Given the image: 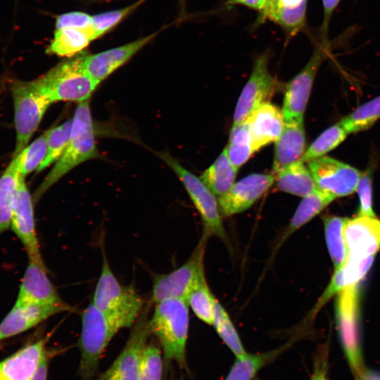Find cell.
<instances>
[{"label":"cell","instance_id":"277c9868","mask_svg":"<svg viewBox=\"0 0 380 380\" xmlns=\"http://www.w3.org/2000/svg\"><path fill=\"white\" fill-rule=\"evenodd\" d=\"M82 53L58 63L47 72L34 80L42 93L52 103L90 99L99 83L92 79L82 65Z\"/></svg>","mask_w":380,"mask_h":380},{"label":"cell","instance_id":"7402d4cb","mask_svg":"<svg viewBox=\"0 0 380 380\" xmlns=\"http://www.w3.org/2000/svg\"><path fill=\"white\" fill-rule=\"evenodd\" d=\"M303 120L285 122L284 129L275 141L272 174L301 160L305 152Z\"/></svg>","mask_w":380,"mask_h":380},{"label":"cell","instance_id":"8d00e7d4","mask_svg":"<svg viewBox=\"0 0 380 380\" xmlns=\"http://www.w3.org/2000/svg\"><path fill=\"white\" fill-rule=\"evenodd\" d=\"M347 132L338 123L324 131L305 151L301 161L308 163L324 156L338 146L347 137Z\"/></svg>","mask_w":380,"mask_h":380},{"label":"cell","instance_id":"7c38bea8","mask_svg":"<svg viewBox=\"0 0 380 380\" xmlns=\"http://www.w3.org/2000/svg\"><path fill=\"white\" fill-rule=\"evenodd\" d=\"M317 189L334 198L353 194L361 175L356 168L327 156L308 162Z\"/></svg>","mask_w":380,"mask_h":380},{"label":"cell","instance_id":"d590c367","mask_svg":"<svg viewBox=\"0 0 380 380\" xmlns=\"http://www.w3.org/2000/svg\"><path fill=\"white\" fill-rule=\"evenodd\" d=\"M71 129L72 119L48 129L46 155L36 172L44 170L61 157L69 142Z\"/></svg>","mask_w":380,"mask_h":380},{"label":"cell","instance_id":"ab89813d","mask_svg":"<svg viewBox=\"0 0 380 380\" xmlns=\"http://www.w3.org/2000/svg\"><path fill=\"white\" fill-rule=\"evenodd\" d=\"M144 0H140L127 7L99 13L91 16V27L96 39L112 29L132 11L135 9Z\"/></svg>","mask_w":380,"mask_h":380},{"label":"cell","instance_id":"b9f144b4","mask_svg":"<svg viewBox=\"0 0 380 380\" xmlns=\"http://www.w3.org/2000/svg\"><path fill=\"white\" fill-rule=\"evenodd\" d=\"M91 16L80 11H73L61 14L56 18V30L63 28H90Z\"/></svg>","mask_w":380,"mask_h":380},{"label":"cell","instance_id":"30bf717a","mask_svg":"<svg viewBox=\"0 0 380 380\" xmlns=\"http://www.w3.org/2000/svg\"><path fill=\"white\" fill-rule=\"evenodd\" d=\"M329 53V41L322 40L305 67L286 84L281 109L285 122L303 120L316 74Z\"/></svg>","mask_w":380,"mask_h":380},{"label":"cell","instance_id":"7dc6e473","mask_svg":"<svg viewBox=\"0 0 380 380\" xmlns=\"http://www.w3.org/2000/svg\"><path fill=\"white\" fill-rule=\"evenodd\" d=\"M310 380H327L324 370L317 367Z\"/></svg>","mask_w":380,"mask_h":380},{"label":"cell","instance_id":"836d02e7","mask_svg":"<svg viewBox=\"0 0 380 380\" xmlns=\"http://www.w3.org/2000/svg\"><path fill=\"white\" fill-rule=\"evenodd\" d=\"M213 326L236 357H242L247 353L229 314L217 300L215 303Z\"/></svg>","mask_w":380,"mask_h":380},{"label":"cell","instance_id":"ffe728a7","mask_svg":"<svg viewBox=\"0 0 380 380\" xmlns=\"http://www.w3.org/2000/svg\"><path fill=\"white\" fill-rule=\"evenodd\" d=\"M48 338L27 344L0 362V380H31L43 358L49 354Z\"/></svg>","mask_w":380,"mask_h":380},{"label":"cell","instance_id":"681fc988","mask_svg":"<svg viewBox=\"0 0 380 380\" xmlns=\"http://www.w3.org/2000/svg\"><path fill=\"white\" fill-rule=\"evenodd\" d=\"M357 380H359V379H357Z\"/></svg>","mask_w":380,"mask_h":380},{"label":"cell","instance_id":"5bb4252c","mask_svg":"<svg viewBox=\"0 0 380 380\" xmlns=\"http://www.w3.org/2000/svg\"><path fill=\"white\" fill-rule=\"evenodd\" d=\"M11 227L21 241L29 260L44 262L36 233L33 201L25 182L19 174L13 202Z\"/></svg>","mask_w":380,"mask_h":380},{"label":"cell","instance_id":"e575fe53","mask_svg":"<svg viewBox=\"0 0 380 380\" xmlns=\"http://www.w3.org/2000/svg\"><path fill=\"white\" fill-rule=\"evenodd\" d=\"M216 300L206 279L198 284L186 298L189 307L196 316L209 325H213Z\"/></svg>","mask_w":380,"mask_h":380},{"label":"cell","instance_id":"4316f807","mask_svg":"<svg viewBox=\"0 0 380 380\" xmlns=\"http://www.w3.org/2000/svg\"><path fill=\"white\" fill-rule=\"evenodd\" d=\"M94 39L96 37L92 27L56 30L46 53L70 58L78 54Z\"/></svg>","mask_w":380,"mask_h":380},{"label":"cell","instance_id":"2e32d148","mask_svg":"<svg viewBox=\"0 0 380 380\" xmlns=\"http://www.w3.org/2000/svg\"><path fill=\"white\" fill-rule=\"evenodd\" d=\"M70 309V307L17 300L0 323V341L26 331L49 317Z\"/></svg>","mask_w":380,"mask_h":380},{"label":"cell","instance_id":"4dcf8cb0","mask_svg":"<svg viewBox=\"0 0 380 380\" xmlns=\"http://www.w3.org/2000/svg\"><path fill=\"white\" fill-rule=\"evenodd\" d=\"M286 346L260 354L246 353L236 357L225 380H252L266 365L276 358Z\"/></svg>","mask_w":380,"mask_h":380},{"label":"cell","instance_id":"60d3db41","mask_svg":"<svg viewBox=\"0 0 380 380\" xmlns=\"http://www.w3.org/2000/svg\"><path fill=\"white\" fill-rule=\"evenodd\" d=\"M360 198L358 215L374 217L372 208V172L367 170L361 173L357 189Z\"/></svg>","mask_w":380,"mask_h":380},{"label":"cell","instance_id":"d6986e66","mask_svg":"<svg viewBox=\"0 0 380 380\" xmlns=\"http://www.w3.org/2000/svg\"><path fill=\"white\" fill-rule=\"evenodd\" d=\"M343 233L348 254L367 257L380 250V220L375 216L348 219Z\"/></svg>","mask_w":380,"mask_h":380},{"label":"cell","instance_id":"7a4b0ae2","mask_svg":"<svg viewBox=\"0 0 380 380\" xmlns=\"http://www.w3.org/2000/svg\"><path fill=\"white\" fill-rule=\"evenodd\" d=\"M189 324V305L180 298H168L156 304L149 329L159 341L165 360L186 369V345Z\"/></svg>","mask_w":380,"mask_h":380},{"label":"cell","instance_id":"f546056e","mask_svg":"<svg viewBox=\"0 0 380 380\" xmlns=\"http://www.w3.org/2000/svg\"><path fill=\"white\" fill-rule=\"evenodd\" d=\"M348 220L334 215L324 218L326 243L335 270L343 265L348 255L343 233Z\"/></svg>","mask_w":380,"mask_h":380},{"label":"cell","instance_id":"3957f363","mask_svg":"<svg viewBox=\"0 0 380 380\" xmlns=\"http://www.w3.org/2000/svg\"><path fill=\"white\" fill-rule=\"evenodd\" d=\"M120 329L134 325L144 300L132 285L124 286L114 275L103 248V262L91 303Z\"/></svg>","mask_w":380,"mask_h":380},{"label":"cell","instance_id":"83f0119b","mask_svg":"<svg viewBox=\"0 0 380 380\" xmlns=\"http://www.w3.org/2000/svg\"><path fill=\"white\" fill-rule=\"evenodd\" d=\"M19 154L11 161L0 177V234L11 227L13 202L19 175Z\"/></svg>","mask_w":380,"mask_h":380},{"label":"cell","instance_id":"6da1fadb","mask_svg":"<svg viewBox=\"0 0 380 380\" xmlns=\"http://www.w3.org/2000/svg\"><path fill=\"white\" fill-rule=\"evenodd\" d=\"M99 151L91 114L89 99L78 103L73 118L69 142L61 157L45 177L33 196L37 201L54 184L82 163L97 158Z\"/></svg>","mask_w":380,"mask_h":380},{"label":"cell","instance_id":"d4e9b609","mask_svg":"<svg viewBox=\"0 0 380 380\" xmlns=\"http://www.w3.org/2000/svg\"><path fill=\"white\" fill-rule=\"evenodd\" d=\"M334 198L332 196L318 189L303 197L289 224L277 241L274 247L275 251H278L289 236L321 213Z\"/></svg>","mask_w":380,"mask_h":380},{"label":"cell","instance_id":"f35d334b","mask_svg":"<svg viewBox=\"0 0 380 380\" xmlns=\"http://www.w3.org/2000/svg\"><path fill=\"white\" fill-rule=\"evenodd\" d=\"M163 360L160 349L146 344L140 360V380H162Z\"/></svg>","mask_w":380,"mask_h":380},{"label":"cell","instance_id":"1f68e13d","mask_svg":"<svg viewBox=\"0 0 380 380\" xmlns=\"http://www.w3.org/2000/svg\"><path fill=\"white\" fill-rule=\"evenodd\" d=\"M231 164L239 169L251 157L253 151L248 121L233 125L229 143L224 148Z\"/></svg>","mask_w":380,"mask_h":380},{"label":"cell","instance_id":"8fae6325","mask_svg":"<svg viewBox=\"0 0 380 380\" xmlns=\"http://www.w3.org/2000/svg\"><path fill=\"white\" fill-rule=\"evenodd\" d=\"M148 312L147 307L142 309L120 354L96 380H140L141 356L151 334Z\"/></svg>","mask_w":380,"mask_h":380},{"label":"cell","instance_id":"ac0fdd59","mask_svg":"<svg viewBox=\"0 0 380 380\" xmlns=\"http://www.w3.org/2000/svg\"><path fill=\"white\" fill-rule=\"evenodd\" d=\"M17 300L39 304L70 307L60 297L47 275L44 262L29 260Z\"/></svg>","mask_w":380,"mask_h":380},{"label":"cell","instance_id":"ee69618b","mask_svg":"<svg viewBox=\"0 0 380 380\" xmlns=\"http://www.w3.org/2000/svg\"><path fill=\"white\" fill-rule=\"evenodd\" d=\"M267 3V0H229L230 4H241L252 9L262 12Z\"/></svg>","mask_w":380,"mask_h":380},{"label":"cell","instance_id":"9a60e30c","mask_svg":"<svg viewBox=\"0 0 380 380\" xmlns=\"http://www.w3.org/2000/svg\"><path fill=\"white\" fill-rule=\"evenodd\" d=\"M275 182L273 174H251L234 183L218 198L222 217L241 213L251 207Z\"/></svg>","mask_w":380,"mask_h":380},{"label":"cell","instance_id":"44dd1931","mask_svg":"<svg viewBox=\"0 0 380 380\" xmlns=\"http://www.w3.org/2000/svg\"><path fill=\"white\" fill-rule=\"evenodd\" d=\"M246 120L253 152L276 141L285 125L282 110L269 101L255 109Z\"/></svg>","mask_w":380,"mask_h":380},{"label":"cell","instance_id":"603a6c76","mask_svg":"<svg viewBox=\"0 0 380 380\" xmlns=\"http://www.w3.org/2000/svg\"><path fill=\"white\" fill-rule=\"evenodd\" d=\"M374 261V255L362 257L348 254L343 265L335 270L329 286L324 292L311 315L335 293L356 285L368 272Z\"/></svg>","mask_w":380,"mask_h":380},{"label":"cell","instance_id":"e0dca14e","mask_svg":"<svg viewBox=\"0 0 380 380\" xmlns=\"http://www.w3.org/2000/svg\"><path fill=\"white\" fill-rule=\"evenodd\" d=\"M154 37L155 34H153L127 44L92 55L82 53V67L92 79L100 84L129 61Z\"/></svg>","mask_w":380,"mask_h":380},{"label":"cell","instance_id":"74e56055","mask_svg":"<svg viewBox=\"0 0 380 380\" xmlns=\"http://www.w3.org/2000/svg\"><path fill=\"white\" fill-rule=\"evenodd\" d=\"M48 129L39 136L19 153V174L26 177L37 171L44 161L47 152Z\"/></svg>","mask_w":380,"mask_h":380},{"label":"cell","instance_id":"52a82bcc","mask_svg":"<svg viewBox=\"0 0 380 380\" xmlns=\"http://www.w3.org/2000/svg\"><path fill=\"white\" fill-rule=\"evenodd\" d=\"M119 330L92 303L84 310L78 343L81 352L79 373L83 379H89L95 374L104 350Z\"/></svg>","mask_w":380,"mask_h":380},{"label":"cell","instance_id":"9c48e42d","mask_svg":"<svg viewBox=\"0 0 380 380\" xmlns=\"http://www.w3.org/2000/svg\"><path fill=\"white\" fill-rule=\"evenodd\" d=\"M357 284L340 291L336 304V319L347 360L353 372L359 377L365 368L360 335Z\"/></svg>","mask_w":380,"mask_h":380},{"label":"cell","instance_id":"484cf974","mask_svg":"<svg viewBox=\"0 0 380 380\" xmlns=\"http://www.w3.org/2000/svg\"><path fill=\"white\" fill-rule=\"evenodd\" d=\"M274 176L277 188L292 195L303 198L317 189L308 167L301 160L284 167Z\"/></svg>","mask_w":380,"mask_h":380},{"label":"cell","instance_id":"ba28073f","mask_svg":"<svg viewBox=\"0 0 380 380\" xmlns=\"http://www.w3.org/2000/svg\"><path fill=\"white\" fill-rule=\"evenodd\" d=\"M208 239L201 236L189 258L177 269L154 276L151 300L155 304L168 298L186 300L192 289L205 279L204 256Z\"/></svg>","mask_w":380,"mask_h":380},{"label":"cell","instance_id":"f1b7e54d","mask_svg":"<svg viewBox=\"0 0 380 380\" xmlns=\"http://www.w3.org/2000/svg\"><path fill=\"white\" fill-rule=\"evenodd\" d=\"M238 170L231 164L224 148L200 179L215 196L220 197L234 184Z\"/></svg>","mask_w":380,"mask_h":380},{"label":"cell","instance_id":"8992f818","mask_svg":"<svg viewBox=\"0 0 380 380\" xmlns=\"http://www.w3.org/2000/svg\"><path fill=\"white\" fill-rule=\"evenodd\" d=\"M160 158L175 172L182 182L203 222L204 238L218 237L229 245V239L220 212L218 200L211 190L196 177L184 167L167 152L160 153Z\"/></svg>","mask_w":380,"mask_h":380},{"label":"cell","instance_id":"bcb514c9","mask_svg":"<svg viewBox=\"0 0 380 380\" xmlns=\"http://www.w3.org/2000/svg\"><path fill=\"white\" fill-rule=\"evenodd\" d=\"M359 380H380V374L365 369L358 377Z\"/></svg>","mask_w":380,"mask_h":380},{"label":"cell","instance_id":"4fadbf2b","mask_svg":"<svg viewBox=\"0 0 380 380\" xmlns=\"http://www.w3.org/2000/svg\"><path fill=\"white\" fill-rule=\"evenodd\" d=\"M270 55L266 51L257 57L250 77L246 83L238 99L234 123L245 121L249 115L271 96L277 82L268 69Z\"/></svg>","mask_w":380,"mask_h":380},{"label":"cell","instance_id":"cb8c5ba5","mask_svg":"<svg viewBox=\"0 0 380 380\" xmlns=\"http://www.w3.org/2000/svg\"><path fill=\"white\" fill-rule=\"evenodd\" d=\"M308 0H277L262 15L279 25L288 38L296 35L306 25Z\"/></svg>","mask_w":380,"mask_h":380},{"label":"cell","instance_id":"d6a6232c","mask_svg":"<svg viewBox=\"0 0 380 380\" xmlns=\"http://www.w3.org/2000/svg\"><path fill=\"white\" fill-rule=\"evenodd\" d=\"M380 118V96L362 104L339 122L347 134L367 129Z\"/></svg>","mask_w":380,"mask_h":380},{"label":"cell","instance_id":"5b68a950","mask_svg":"<svg viewBox=\"0 0 380 380\" xmlns=\"http://www.w3.org/2000/svg\"><path fill=\"white\" fill-rule=\"evenodd\" d=\"M10 90L13 102L15 145L13 156L29 144L46 110L53 103L36 86L34 80H13Z\"/></svg>","mask_w":380,"mask_h":380},{"label":"cell","instance_id":"f6af8a7d","mask_svg":"<svg viewBox=\"0 0 380 380\" xmlns=\"http://www.w3.org/2000/svg\"><path fill=\"white\" fill-rule=\"evenodd\" d=\"M48 364L49 354L43 358L31 380H46Z\"/></svg>","mask_w":380,"mask_h":380},{"label":"cell","instance_id":"7bdbcfd3","mask_svg":"<svg viewBox=\"0 0 380 380\" xmlns=\"http://www.w3.org/2000/svg\"><path fill=\"white\" fill-rule=\"evenodd\" d=\"M324 17L322 26V40L328 41L327 33L333 13L341 0H322Z\"/></svg>","mask_w":380,"mask_h":380},{"label":"cell","instance_id":"c3c4849f","mask_svg":"<svg viewBox=\"0 0 380 380\" xmlns=\"http://www.w3.org/2000/svg\"><path fill=\"white\" fill-rule=\"evenodd\" d=\"M277 1V0H267V5H266L265 9L263 10V11L261 12V13H262L265 11L268 10L269 8H272L275 4Z\"/></svg>","mask_w":380,"mask_h":380}]
</instances>
